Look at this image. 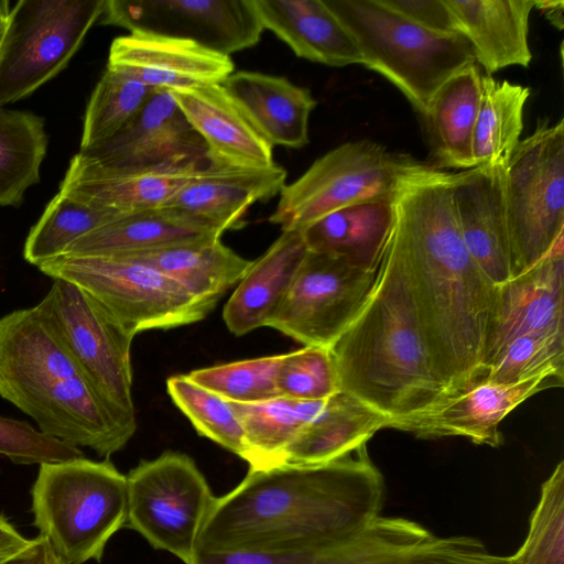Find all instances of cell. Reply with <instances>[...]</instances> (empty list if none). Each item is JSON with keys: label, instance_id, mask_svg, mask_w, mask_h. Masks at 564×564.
<instances>
[{"label": "cell", "instance_id": "ac0fdd59", "mask_svg": "<svg viewBox=\"0 0 564 564\" xmlns=\"http://www.w3.org/2000/svg\"><path fill=\"white\" fill-rule=\"evenodd\" d=\"M153 90L173 91L223 84L235 70L230 56L193 41L130 33L112 41L108 65Z\"/></svg>", "mask_w": 564, "mask_h": 564}, {"label": "cell", "instance_id": "3957f363", "mask_svg": "<svg viewBox=\"0 0 564 564\" xmlns=\"http://www.w3.org/2000/svg\"><path fill=\"white\" fill-rule=\"evenodd\" d=\"M330 351L340 391L390 421L449 394L434 368L406 274L389 239L368 297Z\"/></svg>", "mask_w": 564, "mask_h": 564}, {"label": "cell", "instance_id": "4316f807", "mask_svg": "<svg viewBox=\"0 0 564 564\" xmlns=\"http://www.w3.org/2000/svg\"><path fill=\"white\" fill-rule=\"evenodd\" d=\"M202 169L186 166L110 172L85 162L76 154L59 191L101 207L134 213L163 207Z\"/></svg>", "mask_w": 564, "mask_h": 564}, {"label": "cell", "instance_id": "603a6c76", "mask_svg": "<svg viewBox=\"0 0 564 564\" xmlns=\"http://www.w3.org/2000/svg\"><path fill=\"white\" fill-rule=\"evenodd\" d=\"M223 86L272 147L300 149L308 143V120L317 102L307 88L249 70L234 72Z\"/></svg>", "mask_w": 564, "mask_h": 564}, {"label": "cell", "instance_id": "836d02e7", "mask_svg": "<svg viewBox=\"0 0 564 564\" xmlns=\"http://www.w3.org/2000/svg\"><path fill=\"white\" fill-rule=\"evenodd\" d=\"M530 93L528 86L481 74V95L473 140L475 166H506L520 142L523 111Z\"/></svg>", "mask_w": 564, "mask_h": 564}, {"label": "cell", "instance_id": "d6a6232c", "mask_svg": "<svg viewBox=\"0 0 564 564\" xmlns=\"http://www.w3.org/2000/svg\"><path fill=\"white\" fill-rule=\"evenodd\" d=\"M323 401L276 397L257 403L231 402L243 431L250 469L280 466L285 448L322 409Z\"/></svg>", "mask_w": 564, "mask_h": 564}, {"label": "cell", "instance_id": "5bb4252c", "mask_svg": "<svg viewBox=\"0 0 564 564\" xmlns=\"http://www.w3.org/2000/svg\"><path fill=\"white\" fill-rule=\"evenodd\" d=\"M100 23L193 41L230 56L257 45L263 26L253 0H105Z\"/></svg>", "mask_w": 564, "mask_h": 564}, {"label": "cell", "instance_id": "7c38bea8", "mask_svg": "<svg viewBox=\"0 0 564 564\" xmlns=\"http://www.w3.org/2000/svg\"><path fill=\"white\" fill-rule=\"evenodd\" d=\"M35 308L104 399L124 421L137 426L133 337L90 294L62 279H53Z\"/></svg>", "mask_w": 564, "mask_h": 564}, {"label": "cell", "instance_id": "d4e9b609", "mask_svg": "<svg viewBox=\"0 0 564 564\" xmlns=\"http://www.w3.org/2000/svg\"><path fill=\"white\" fill-rule=\"evenodd\" d=\"M307 251L302 232L286 230L252 260L223 310V319L231 334L241 336L269 325Z\"/></svg>", "mask_w": 564, "mask_h": 564}, {"label": "cell", "instance_id": "e0dca14e", "mask_svg": "<svg viewBox=\"0 0 564 564\" xmlns=\"http://www.w3.org/2000/svg\"><path fill=\"white\" fill-rule=\"evenodd\" d=\"M563 384L564 379L554 375H542L514 384L477 380L424 410L390 421L387 427L422 438L462 436L476 444L497 447L501 443L499 424L512 410L535 393Z\"/></svg>", "mask_w": 564, "mask_h": 564}, {"label": "cell", "instance_id": "b9f144b4", "mask_svg": "<svg viewBox=\"0 0 564 564\" xmlns=\"http://www.w3.org/2000/svg\"><path fill=\"white\" fill-rule=\"evenodd\" d=\"M279 397L323 401L340 391L330 348L304 346L283 354L278 370Z\"/></svg>", "mask_w": 564, "mask_h": 564}, {"label": "cell", "instance_id": "ab89813d", "mask_svg": "<svg viewBox=\"0 0 564 564\" xmlns=\"http://www.w3.org/2000/svg\"><path fill=\"white\" fill-rule=\"evenodd\" d=\"M282 355L232 361L193 370L197 384L236 403H257L279 397L276 378Z\"/></svg>", "mask_w": 564, "mask_h": 564}, {"label": "cell", "instance_id": "7a4b0ae2", "mask_svg": "<svg viewBox=\"0 0 564 564\" xmlns=\"http://www.w3.org/2000/svg\"><path fill=\"white\" fill-rule=\"evenodd\" d=\"M383 479L366 445L319 465L249 469L216 497L196 551L285 552L332 544L379 517Z\"/></svg>", "mask_w": 564, "mask_h": 564}, {"label": "cell", "instance_id": "bcb514c9", "mask_svg": "<svg viewBox=\"0 0 564 564\" xmlns=\"http://www.w3.org/2000/svg\"><path fill=\"white\" fill-rule=\"evenodd\" d=\"M32 539L23 536L15 527L0 513V564L24 552Z\"/></svg>", "mask_w": 564, "mask_h": 564}, {"label": "cell", "instance_id": "1f68e13d", "mask_svg": "<svg viewBox=\"0 0 564 564\" xmlns=\"http://www.w3.org/2000/svg\"><path fill=\"white\" fill-rule=\"evenodd\" d=\"M476 63L452 76L434 95L424 118L441 167H474L473 140L481 95Z\"/></svg>", "mask_w": 564, "mask_h": 564}, {"label": "cell", "instance_id": "4fadbf2b", "mask_svg": "<svg viewBox=\"0 0 564 564\" xmlns=\"http://www.w3.org/2000/svg\"><path fill=\"white\" fill-rule=\"evenodd\" d=\"M377 271L308 250L268 327L304 346L330 348L357 316Z\"/></svg>", "mask_w": 564, "mask_h": 564}, {"label": "cell", "instance_id": "74e56055", "mask_svg": "<svg viewBox=\"0 0 564 564\" xmlns=\"http://www.w3.org/2000/svg\"><path fill=\"white\" fill-rule=\"evenodd\" d=\"M166 389L173 403L198 434L243 459V431L230 401L197 384L187 375L170 377Z\"/></svg>", "mask_w": 564, "mask_h": 564}, {"label": "cell", "instance_id": "277c9868", "mask_svg": "<svg viewBox=\"0 0 564 564\" xmlns=\"http://www.w3.org/2000/svg\"><path fill=\"white\" fill-rule=\"evenodd\" d=\"M0 397L46 435L105 458L137 431L93 386L35 306L0 318Z\"/></svg>", "mask_w": 564, "mask_h": 564}, {"label": "cell", "instance_id": "8d00e7d4", "mask_svg": "<svg viewBox=\"0 0 564 564\" xmlns=\"http://www.w3.org/2000/svg\"><path fill=\"white\" fill-rule=\"evenodd\" d=\"M153 91L130 74L107 66L86 108L79 150L118 133L141 111Z\"/></svg>", "mask_w": 564, "mask_h": 564}, {"label": "cell", "instance_id": "ba28073f", "mask_svg": "<svg viewBox=\"0 0 564 564\" xmlns=\"http://www.w3.org/2000/svg\"><path fill=\"white\" fill-rule=\"evenodd\" d=\"M423 163L370 140L350 141L318 158L280 192L269 221L302 231L337 209L369 200L393 202L404 180Z\"/></svg>", "mask_w": 564, "mask_h": 564}, {"label": "cell", "instance_id": "f35d334b", "mask_svg": "<svg viewBox=\"0 0 564 564\" xmlns=\"http://www.w3.org/2000/svg\"><path fill=\"white\" fill-rule=\"evenodd\" d=\"M512 564H564V462L543 482L527 538Z\"/></svg>", "mask_w": 564, "mask_h": 564}, {"label": "cell", "instance_id": "7bdbcfd3", "mask_svg": "<svg viewBox=\"0 0 564 564\" xmlns=\"http://www.w3.org/2000/svg\"><path fill=\"white\" fill-rule=\"evenodd\" d=\"M0 455L19 465L39 466L84 457V453L46 435L25 421L0 415Z\"/></svg>", "mask_w": 564, "mask_h": 564}, {"label": "cell", "instance_id": "60d3db41", "mask_svg": "<svg viewBox=\"0 0 564 564\" xmlns=\"http://www.w3.org/2000/svg\"><path fill=\"white\" fill-rule=\"evenodd\" d=\"M542 375H554L564 379V334L514 339L479 380L514 384Z\"/></svg>", "mask_w": 564, "mask_h": 564}, {"label": "cell", "instance_id": "d6986e66", "mask_svg": "<svg viewBox=\"0 0 564 564\" xmlns=\"http://www.w3.org/2000/svg\"><path fill=\"white\" fill-rule=\"evenodd\" d=\"M433 535L416 522L378 517L328 545L285 552L196 551L191 564H402Z\"/></svg>", "mask_w": 564, "mask_h": 564}, {"label": "cell", "instance_id": "83f0119b", "mask_svg": "<svg viewBox=\"0 0 564 564\" xmlns=\"http://www.w3.org/2000/svg\"><path fill=\"white\" fill-rule=\"evenodd\" d=\"M390 419L355 397L338 391L285 448L281 465H319L338 459L367 442Z\"/></svg>", "mask_w": 564, "mask_h": 564}, {"label": "cell", "instance_id": "ffe728a7", "mask_svg": "<svg viewBox=\"0 0 564 564\" xmlns=\"http://www.w3.org/2000/svg\"><path fill=\"white\" fill-rule=\"evenodd\" d=\"M502 165L454 173L453 199L465 246L494 285L511 278Z\"/></svg>", "mask_w": 564, "mask_h": 564}, {"label": "cell", "instance_id": "d590c367", "mask_svg": "<svg viewBox=\"0 0 564 564\" xmlns=\"http://www.w3.org/2000/svg\"><path fill=\"white\" fill-rule=\"evenodd\" d=\"M123 214L59 191L30 230L23 250L24 259L39 268L63 256L80 237Z\"/></svg>", "mask_w": 564, "mask_h": 564}, {"label": "cell", "instance_id": "484cf974", "mask_svg": "<svg viewBox=\"0 0 564 564\" xmlns=\"http://www.w3.org/2000/svg\"><path fill=\"white\" fill-rule=\"evenodd\" d=\"M263 29L297 57L333 67L362 64L354 36L324 0H253Z\"/></svg>", "mask_w": 564, "mask_h": 564}, {"label": "cell", "instance_id": "7dc6e473", "mask_svg": "<svg viewBox=\"0 0 564 564\" xmlns=\"http://www.w3.org/2000/svg\"><path fill=\"white\" fill-rule=\"evenodd\" d=\"M1 564H63L47 540L39 535L32 539L31 545L21 554Z\"/></svg>", "mask_w": 564, "mask_h": 564}, {"label": "cell", "instance_id": "9c48e42d", "mask_svg": "<svg viewBox=\"0 0 564 564\" xmlns=\"http://www.w3.org/2000/svg\"><path fill=\"white\" fill-rule=\"evenodd\" d=\"M511 278L543 258L564 236V120L540 122L505 166Z\"/></svg>", "mask_w": 564, "mask_h": 564}, {"label": "cell", "instance_id": "8fae6325", "mask_svg": "<svg viewBox=\"0 0 564 564\" xmlns=\"http://www.w3.org/2000/svg\"><path fill=\"white\" fill-rule=\"evenodd\" d=\"M105 0H20L0 53V107L20 100L68 64Z\"/></svg>", "mask_w": 564, "mask_h": 564}, {"label": "cell", "instance_id": "c3c4849f", "mask_svg": "<svg viewBox=\"0 0 564 564\" xmlns=\"http://www.w3.org/2000/svg\"><path fill=\"white\" fill-rule=\"evenodd\" d=\"M534 8L540 10L542 14L558 30L564 28V1L534 0Z\"/></svg>", "mask_w": 564, "mask_h": 564}, {"label": "cell", "instance_id": "8992f818", "mask_svg": "<svg viewBox=\"0 0 564 564\" xmlns=\"http://www.w3.org/2000/svg\"><path fill=\"white\" fill-rule=\"evenodd\" d=\"M354 36L362 65L393 84L422 115L437 90L476 63L459 33L425 30L378 0H324Z\"/></svg>", "mask_w": 564, "mask_h": 564}, {"label": "cell", "instance_id": "f1b7e54d", "mask_svg": "<svg viewBox=\"0 0 564 564\" xmlns=\"http://www.w3.org/2000/svg\"><path fill=\"white\" fill-rule=\"evenodd\" d=\"M221 235L200 219L161 207L123 214L74 241L63 256L133 254Z\"/></svg>", "mask_w": 564, "mask_h": 564}, {"label": "cell", "instance_id": "6da1fadb", "mask_svg": "<svg viewBox=\"0 0 564 564\" xmlns=\"http://www.w3.org/2000/svg\"><path fill=\"white\" fill-rule=\"evenodd\" d=\"M454 173L422 164L393 200L389 242L415 302L434 368L449 394L480 377L495 285L463 240L454 199Z\"/></svg>", "mask_w": 564, "mask_h": 564}, {"label": "cell", "instance_id": "f546056e", "mask_svg": "<svg viewBox=\"0 0 564 564\" xmlns=\"http://www.w3.org/2000/svg\"><path fill=\"white\" fill-rule=\"evenodd\" d=\"M117 257L158 270L194 297L213 305L239 283L252 262L225 246L218 236Z\"/></svg>", "mask_w": 564, "mask_h": 564}, {"label": "cell", "instance_id": "52a82bcc", "mask_svg": "<svg viewBox=\"0 0 564 564\" xmlns=\"http://www.w3.org/2000/svg\"><path fill=\"white\" fill-rule=\"evenodd\" d=\"M39 269L86 291L133 338L197 323L215 307L158 270L123 257L61 256Z\"/></svg>", "mask_w": 564, "mask_h": 564}, {"label": "cell", "instance_id": "5b68a950", "mask_svg": "<svg viewBox=\"0 0 564 564\" xmlns=\"http://www.w3.org/2000/svg\"><path fill=\"white\" fill-rule=\"evenodd\" d=\"M31 499L33 524L63 564L100 562L127 522V477L109 459L40 465Z\"/></svg>", "mask_w": 564, "mask_h": 564}, {"label": "cell", "instance_id": "2e32d148", "mask_svg": "<svg viewBox=\"0 0 564 564\" xmlns=\"http://www.w3.org/2000/svg\"><path fill=\"white\" fill-rule=\"evenodd\" d=\"M562 334L564 236L528 270L502 284L495 285L480 377L498 361L514 339L523 336Z\"/></svg>", "mask_w": 564, "mask_h": 564}, {"label": "cell", "instance_id": "30bf717a", "mask_svg": "<svg viewBox=\"0 0 564 564\" xmlns=\"http://www.w3.org/2000/svg\"><path fill=\"white\" fill-rule=\"evenodd\" d=\"M126 477V525L154 549L191 564L216 500L195 462L186 454L165 452L140 462Z\"/></svg>", "mask_w": 564, "mask_h": 564}, {"label": "cell", "instance_id": "7402d4cb", "mask_svg": "<svg viewBox=\"0 0 564 564\" xmlns=\"http://www.w3.org/2000/svg\"><path fill=\"white\" fill-rule=\"evenodd\" d=\"M286 171L207 165L163 206L193 216L221 232L240 229L254 203L274 197L285 185Z\"/></svg>", "mask_w": 564, "mask_h": 564}, {"label": "cell", "instance_id": "e575fe53", "mask_svg": "<svg viewBox=\"0 0 564 564\" xmlns=\"http://www.w3.org/2000/svg\"><path fill=\"white\" fill-rule=\"evenodd\" d=\"M46 145L42 117L0 107V206L20 205L39 182Z\"/></svg>", "mask_w": 564, "mask_h": 564}, {"label": "cell", "instance_id": "4dcf8cb0", "mask_svg": "<svg viewBox=\"0 0 564 564\" xmlns=\"http://www.w3.org/2000/svg\"><path fill=\"white\" fill-rule=\"evenodd\" d=\"M393 202L369 200L337 209L301 232L308 250L377 271L393 226Z\"/></svg>", "mask_w": 564, "mask_h": 564}, {"label": "cell", "instance_id": "681fc988", "mask_svg": "<svg viewBox=\"0 0 564 564\" xmlns=\"http://www.w3.org/2000/svg\"><path fill=\"white\" fill-rule=\"evenodd\" d=\"M11 7L7 0H0V53L4 42L6 33L9 25Z\"/></svg>", "mask_w": 564, "mask_h": 564}, {"label": "cell", "instance_id": "9a60e30c", "mask_svg": "<svg viewBox=\"0 0 564 564\" xmlns=\"http://www.w3.org/2000/svg\"><path fill=\"white\" fill-rule=\"evenodd\" d=\"M206 147L170 91L154 90L141 111L102 143L79 150L85 162L110 172L208 165Z\"/></svg>", "mask_w": 564, "mask_h": 564}, {"label": "cell", "instance_id": "f6af8a7d", "mask_svg": "<svg viewBox=\"0 0 564 564\" xmlns=\"http://www.w3.org/2000/svg\"><path fill=\"white\" fill-rule=\"evenodd\" d=\"M378 2L431 32L441 34L458 33L445 0H378Z\"/></svg>", "mask_w": 564, "mask_h": 564}, {"label": "cell", "instance_id": "cb8c5ba5", "mask_svg": "<svg viewBox=\"0 0 564 564\" xmlns=\"http://www.w3.org/2000/svg\"><path fill=\"white\" fill-rule=\"evenodd\" d=\"M457 32L470 44L476 64L491 75L532 61L529 20L534 0H445Z\"/></svg>", "mask_w": 564, "mask_h": 564}, {"label": "cell", "instance_id": "ee69618b", "mask_svg": "<svg viewBox=\"0 0 564 564\" xmlns=\"http://www.w3.org/2000/svg\"><path fill=\"white\" fill-rule=\"evenodd\" d=\"M402 564H512L510 556L487 551L469 536L435 538L416 547Z\"/></svg>", "mask_w": 564, "mask_h": 564}, {"label": "cell", "instance_id": "44dd1931", "mask_svg": "<svg viewBox=\"0 0 564 564\" xmlns=\"http://www.w3.org/2000/svg\"><path fill=\"white\" fill-rule=\"evenodd\" d=\"M206 147L208 165L267 169L273 147L254 129L223 84L170 91Z\"/></svg>", "mask_w": 564, "mask_h": 564}]
</instances>
